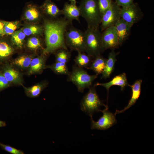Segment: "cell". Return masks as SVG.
I'll use <instances>...</instances> for the list:
<instances>
[{"mask_svg": "<svg viewBox=\"0 0 154 154\" xmlns=\"http://www.w3.org/2000/svg\"><path fill=\"white\" fill-rule=\"evenodd\" d=\"M23 33L27 36L34 34H40L42 32V28L37 25H30L22 29Z\"/></svg>", "mask_w": 154, "mask_h": 154, "instance_id": "cell-29", "label": "cell"}, {"mask_svg": "<svg viewBox=\"0 0 154 154\" xmlns=\"http://www.w3.org/2000/svg\"><path fill=\"white\" fill-rule=\"evenodd\" d=\"M40 16L39 12L36 6L31 4L28 5L25 13L27 19L33 21L38 19Z\"/></svg>", "mask_w": 154, "mask_h": 154, "instance_id": "cell-23", "label": "cell"}, {"mask_svg": "<svg viewBox=\"0 0 154 154\" xmlns=\"http://www.w3.org/2000/svg\"><path fill=\"white\" fill-rule=\"evenodd\" d=\"M101 17L110 7L112 3V0H97Z\"/></svg>", "mask_w": 154, "mask_h": 154, "instance_id": "cell-30", "label": "cell"}, {"mask_svg": "<svg viewBox=\"0 0 154 154\" xmlns=\"http://www.w3.org/2000/svg\"><path fill=\"white\" fill-rule=\"evenodd\" d=\"M65 40L67 47L71 50L85 52L84 32L72 25L68 27L66 31Z\"/></svg>", "mask_w": 154, "mask_h": 154, "instance_id": "cell-6", "label": "cell"}, {"mask_svg": "<svg viewBox=\"0 0 154 154\" xmlns=\"http://www.w3.org/2000/svg\"><path fill=\"white\" fill-rule=\"evenodd\" d=\"M69 1L70 3L76 4V0H69Z\"/></svg>", "mask_w": 154, "mask_h": 154, "instance_id": "cell-37", "label": "cell"}, {"mask_svg": "<svg viewBox=\"0 0 154 154\" xmlns=\"http://www.w3.org/2000/svg\"><path fill=\"white\" fill-rule=\"evenodd\" d=\"M50 68L56 74L59 75H68L70 72L66 64L56 62L51 65L46 66Z\"/></svg>", "mask_w": 154, "mask_h": 154, "instance_id": "cell-22", "label": "cell"}, {"mask_svg": "<svg viewBox=\"0 0 154 154\" xmlns=\"http://www.w3.org/2000/svg\"><path fill=\"white\" fill-rule=\"evenodd\" d=\"M120 16L121 19L133 26L142 19L143 14L137 4L133 3L128 7L121 8Z\"/></svg>", "mask_w": 154, "mask_h": 154, "instance_id": "cell-8", "label": "cell"}, {"mask_svg": "<svg viewBox=\"0 0 154 154\" xmlns=\"http://www.w3.org/2000/svg\"><path fill=\"white\" fill-rule=\"evenodd\" d=\"M3 24L2 21H0V34L1 36L3 35Z\"/></svg>", "mask_w": 154, "mask_h": 154, "instance_id": "cell-35", "label": "cell"}, {"mask_svg": "<svg viewBox=\"0 0 154 154\" xmlns=\"http://www.w3.org/2000/svg\"><path fill=\"white\" fill-rule=\"evenodd\" d=\"M13 52V48L9 44L5 41L0 40V61L6 59Z\"/></svg>", "mask_w": 154, "mask_h": 154, "instance_id": "cell-25", "label": "cell"}, {"mask_svg": "<svg viewBox=\"0 0 154 154\" xmlns=\"http://www.w3.org/2000/svg\"><path fill=\"white\" fill-rule=\"evenodd\" d=\"M115 26L117 31L119 44V45H121L129 36L133 26L121 18Z\"/></svg>", "mask_w": 154, "mask_h": 154, "instance_id": "cell-12", "label": "cell"}, {"mask_svg": "<svg viewBox=\"0 0 154 154\" xmlns=\"http://www.w3.org/2000/svg\"><path fill=\"white\" fill-rule=\"evenodd\" d=\"M98 77V75H90L83 68L74 65L68 75L67 80L74 84L78 92L83 93L85 89L92 86L93 82Z\"/></svg>", "mask_w": 154, "mask_h": 154, "instance_id": "cell-4", "label": "cell"}, {"mask_svg": "<svg viewBox=\"0 0 154 154\" xmlns=\"http://www.w3.org/2000/svg\"><path fill=\"white\" fill-rule=\"evenodd\" d=\"M32 59L31 56L23 55L16 58L13 61L14 64L22 68H27L29 66Z\"/></svg>", "mask_w": 154, "mask_h": 154, "instance_id": "cell-28", "label": "cell"}, {"mask_svg": "<svg viewBox=\"0 0 154 154\" xmlns=\"http://www.w3.org/2000/svg\"><path fill=\"white\" fill-rule=\"evenodd\" d=\"M101 111L103 115L98 121H94L92 116L90 117L92 129L106 130L117 123L116 115L110 112L108 107Z\"/></svg>", "mask_w": 154, "mask_h": 154, "instance_id": "cell-9", "label": "cell"}, {"mask_svg": "<svg viewBox=\"0 0 154 154\" xmlns=\"http://www.w3.org/2000/svg\"><path fill=\"white\" fill-rule=\"evenodd\" d=\"M0 146L6 151L12 154H24L23 151L10 145L4 144L0 142Z\"/></svg>", "mask_w": 154, "mask_h": 154, "instance_id": "cell-31", "label": "cell"}, {"mask_svg": "<svg viewBox=\"0 0 154 154\" xmlns=\"http://www.w3.org/2000/svg\"><path fill=\"white\" fill-rule=\"evenodd\" d=\"M47 84L46 82L44 81L28 88L23 86L26 95L29 97L33 98L38 96Z\"/></svg>", "mask_w": 154, "mask_h": 154, "instance_id": "cell-20", "label": "cell"}, {"mask_svg": "<svg viewBox=\"0 0 154 154\" xmlns=\"http://www.w3.org/2000/svg\"><path fill=\"white\" fill-rule=\"evenodd\" d=\"M142 83V80L139 79L136 80L132 85H130L132 90L131 98L127 105L123 109L121 110H116L115 115L124 112L135 103L140 94Z\"/></svg>", "mask_w": 154, "mask_h": 154, "instance_id": "cell-13", "label": "cell"}, {"mask_svg": "<svg viewBox=\"0 0 154 154\" xmlns=\"http://www.w3.org/2000/svg\"><path fill=\"white\" fill-rule=\"evenodd\" d=\"M2 73L5 78L10 83L21 84V80L20 73L11 67L8 66H5L3 69Z\"/></svg>", "mask_w": 154, "mask_h": 154, "instance_id": "cell-17", "label": "cell"}, {"mask_svg": "<svg viewBox=\"0 0 154 154\" xmlns=\"http://www.w3.org/2000/svg\"><path fill=\"white\" fill-rule=\"evenodd\" d=\"M94 85L96 86H100L104 87L107 90L108 95L110 88L113 86H119L121 91L123 90L126 86H130L128 83L126 74L125 73L115 76L108 82L104 83L97 82Z\"/></svg>", "mask_w": 154, "mask_h": 154, "instance_id": "cell-11", "label": "cell"}, {"mask_svg": "<svg viewBox=\"0 0 154 154\" xmlns=\"http://www.w3.org/2000/svg\"><path fill=\"white\" fill-rule=\"evenodd\" d=\"M27 46L29 48L32 49H36L41 47L40 41L36 37H32L30 38L27 43Z\"/></svg>", "mask_w": 154, "mask_h": 154, "instance_id": "cell-32", "label": "cell"}, {"mask_svg": "<svg viewBox=\"0 0 154 154\" xmlns=\"http://www.w3.org/2000/svg\"><path fill=\"white\" fill-rule=\"evenodd\" d=\"M56 52V62L67 64L69 61L71 54L68 50L61 48L57 50Z\"/></svg>", "mask_w": 154, "mask_h": 154, "instance_id": "cell-24", "label": "cell"}, {"mask_svg": "<svg viewBox=\"0 0 154 154\" xmlns=\"http://www.w3.org/2000/svg\"><path fill=\"white\" fill-rule=\"evenodd\" d=\"M93 59L88 69L92 70L98 75L102 74L107 59L101 55Z\"/></svg>", "mask_w": 154, "mask_h": 154, "instance_id": "cell-19", "label": "cell"}, {"mask_svg": "<svg viewBox=\"0 0 154 154\" xmlns=\"http://www.w3.org/2000/svg\"><path fill=\"white\" fill-rule=\"evenodd\" d=\"M26 35L22 29L15 31L12 35L11 39L13 43L19 48H21Z\"/></svg>", "mask_w": 154, "mask_h": 154, "instance_id": "cell-26", "label": "cell"}, {"mask_svg": "<svg viewBox=\"0 0 154 154\" xmlns=\"http://www.w3.org/2000/svg\"><path fill=\"white\" fill-rule=\"evenodd\" d=\"M120 9L115 2H112L110 7L101 17L100 25L101 31L108 27L115 25L121 18Z\"/></svg>", "mask_w": 154, "mask_h": 154, "instance_id": "cell-7", "label": "cell"}, {"mask_svg": "<svg viewBox=\"0 0 154 154\" xmlns=\"http://www.w3.org/2000/svg\"><path fill=\"white\" fill-rule=\"evenodd\" d=\"M82 16L87 23L88 27L98 28L101 17L97 0H82L78 6Z\"/></svg>", "mask_w": 154, "mask_h": 154, "instance_id": "cell-3", "label": "cell"}, {"mask_svg": "<svg viewBox=\"0 0 154 154\" xmlns=\"http://www.w3.org/2000/svg\"><path fill=\"white\" fill-rule=\"evenodd\" d=\"M85 52L94 58L101 55L105 50L101 40V33L99 28L87 27L84 32Z\"/></svg>", "mask_w": 154, "mask_h": 154, "instance_id": "cell-2", "label": "cell"}, {"mask_svg": "<svg viewBox=\"0 0 154 154\" xmlns=\"http://www.w3.org/2000/svg\"><path fill=\"white\" fill-rule=\"evenodd\" d=\"M41 8L44 12L52 17L56 18L62 15V10L49 0H46L41 6Z\"/></svg>", "mask_w": 154, "mask_h": 154, "instance_id": "cell-16", "label": "cell"}, {"mask_svg": "<svg viewBox=\"0 0 154 154\" xmlns=\"http://www.w3.org/2000/svg\"><path fill=\"white\" fill-rule=\"evenodd\" d=\"M62 10V15L66 19L72 21L76 20L80 22V12L78 7L76 4L66 3Z\"/></svg>", "mask_w": 154, "mask_h": 154, "instance_id": "cell-14", "label": "cell"}, {"mask_svg": "<svg viewBox=\"0 0 154 154\" xmlns=\"http://www.w3.org/2000/svg\"></svg>", "mask_w": 154, "mask_h": 154, "instance_id": "cell-39", "label": "cell"}, {"mask_svg": "<svg viewBox=\"0 0 154 154\" xmlns=\"http://www.w3.org/2000/svg\"><path fill=\"white\" fill-rule=\"evenodd\" d=\"M78 53L74 59L76 65L80 68L88 69L91 63L92 58L84 52H78Z\"/></svg>", "mask_w": 154, "mask_h": 154, "instance_id": "cell-21", "label": "cell"}, {"mask_svg": "<svg viewBox=\"0 0 154 154\" xmlns=\"http://www.w3.org/2000/svg\"><path fill=\"white\" fill-rule=\"evenodd\" d=\"M119 53H116L113 50L108 55L107 59L104 68L101 74L102 79L109 78L114 68L115 63L117 60L116 56Z\"/></svg>", "mask_w": 154, "mask_h": 154, "instance_id": "cell-15", "label": "cell"}, {"mask_svg": "<svg viewBox=\"0 0 154 154\" xmlns=\"http://www.w3.org/2000/svg\"><path fill=\"white\" fill-rule=\"evenodd\" d=\"M46 58L42 56L32 59L31 62L29 73L33 74L40 72L45 68Z\"/></svg>", "mask_w": 154, "mask_h": 154, "instance_id": "cell-18", "label": "cell"}, {"mask_svg": "<svg viewBox=\"0 0 154 154\" xmlns=\"http://www.w3.org/2000/svg\"><path fill=\"white\" fill-rule=\"evenodd\" d=\"M3 24V35H12L17 28L19 22H9L2 21Z\"/></svg>", "mask_w": 154, "mask_h": 154, "instance_id": "cell-27", "label": "cell"}, {"mask_svg": "<svg viewBox=\"0 0 154 154\" xmlns=\"http://www.w3.org/2000/svg\"><path fill=\"white\" fill-rule=\"evenodd\" d=\"M134 0H115V3L119 6L122 7H128L133 3Z\"/></svg>", "mask_w": 154, "mask_h": 154, "instance_id": "cell-34", "label": "cell"}, {"mask_svg": "<svg viewBox=\"0 0 154 154\" xmlns=\"http://www.w3.org/2000/svg\"><path fill=\"white\" fill-rule=\"evenodd\" d=\"M101 33V40L103 47L105 50L111 49L114 50L119 46L116 28L115 26L108 27Z\"/></svg>", "mask_w": 154, "mask_h": 154, "instance_id": "cell-10", "label": "cell"}, {"mask_svg": "<svg viewBox=\"0 0 154 154\" xmlns=\"http://www.w3.org/2000/svg\"><path fill=\"white\" fill-rule=\"evenodd\" d=\"M72 22L64 17L54 20H45L44 31L46 46L43 49V54L46 55L61 48L68 50L65 35L68 27L72 25Z\"/></svg>", "mask_w": 154, "mask_h": 154, "instance_id": "cell-1", "label": "cell"}, {"mask_svg": "<svg viewBox=\"0 0 154 154\" xmlns=\"http://www.w3.org/2000/svg\"><path fill=\"white\" fill-rule=\"evenodd\" d=\"M1 36V35L0 34V37Z\"/></svg>", "mask_w": 154, "mask_h": 154, "instance_id": "cell-38", "label": "cell"}, {"mask_svg": "<svg viewBox=\"0 0 154 154\" xmlns=\"http://www.w3.org/2000/svg\"><path fill=\"white\" fill-rule=\"evenodd\" d=\"M94 85L89 89L88 92L82 98L80 102L81 110L90 117L94 113L101 111L100 107L106 106L99 98Z\"/></svg>", "mask_w": 154, "mask_h": 154, "instance_id": "cell-5", "label": "cell"}, {"mask_svg": "<svg viewBox=\"0 0 154 154\" xmlns=\"http://www.w3.org/2000/svg\"><path fill=\"white\" fill-rule=\"evenodd\" d=\"M9 84L10 82L5 78L2 73H0V90L8 87Z\"/></svg>", "mask_w": 154, "mask_h": 154, "instance_id": "cell-33", "label": "cell"}, {"mask_svg": "<svg viewBox=\"0 0 154 154\" xmlns=\"http://www.w3.org/2000/svg\"><path fill=\"white\" fill-rule=\"evenodd\" d=\"M6 125L5 121L0 120V128L5 127Z\"/></svg>", "mask_w": 154, "mask_h": 154, "instance_id": "cell-36", "label": "cell"}]
</instances>
